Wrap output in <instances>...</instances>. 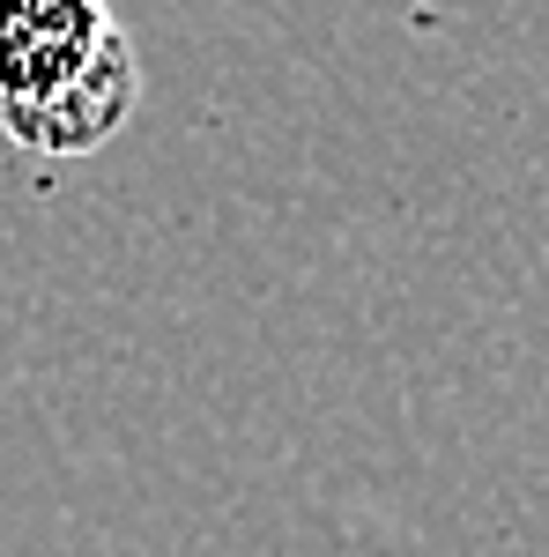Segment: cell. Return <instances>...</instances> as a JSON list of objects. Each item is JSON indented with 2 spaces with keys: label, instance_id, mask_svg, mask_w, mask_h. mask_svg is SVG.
I'll return each mask as SVG.
<instances>
[{
  "label": "cell",
  "instance_id": "1",
  "mask_svg": "<svg viewBox=\"0 0 549 557\" xmlns=\"http://www.w3.org/2000/svg\"><path fill=\"white\" fill-rule=\"evenodd\" d=\"M141 104V60L112 0H0V134L38 157H97Z\"/></svg>",
  "mask_w": 549,
  "mask_h": 557
}]
</instances>
